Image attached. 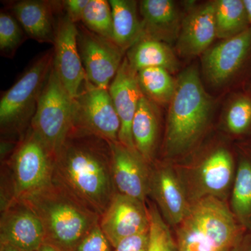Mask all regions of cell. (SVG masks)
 <instances>
[{
    "label": "cell",
    "mask_w": 251,
    "mask_h": 251,
    "mask_svg": "<svg viewBox=\"0 0 251 251\" xmlns=\"http://www.w3.org/2000/svg\"><path fill=\"white\" fill-rule=\"evenodd\" d=\"M149 231L126 238L114 248L113 251H148L150 244Z\"/></svg>",
    "instance_id": "cell-32"
},
{
    "label": "cell",
    "mask_w": 251,
    "mask_h": 251,
    "mask_svg": "<svg viewBox=\"0 0 251 251\" xmlns=\"http://www.w3.org/2000/svg\"><path fill=\"white\" fill-rule=\"evenodd\" d=\"M25 33L16 18L9 11L0 14V52L6 58H13L25 40ZM26 35V34H25Z\"/></svg>",
    "instance_id": "cell-30"
},
{
    "label": "cell",
    "mask_w": 251,
    "mask_h": 251,
    "mask_svg": "<svg viewBox=\"0 0 251 251\" xmlns=\"http://www.w3.org/2000/svg\"><path fill=\"white\" fill-rule=\"evenodd\" d=\"M150 244L148 251H178L176 239L154 202L149 203Z\"/></svg>",
    "instance_id": "cell-29"
},
{
    "label": "cell",
    "mask_w": 251,
    "mask_h": 251,
    "mask_svg": "<svg viewBox=\"0 0 251 251\" xmlns=\"http://www.w3.org/2000/svg\"><path fill=\"white\" fill-rule=\"evenodd\" d=\"M120 126L108 89L99 88L87 81L74 98L72 128L115 143L119 141Z\"/></svg>",
    "instance_id": "cell-9"
},
{
    "label": "cell",
    "mask_w": 251,
    "mask_h": 251,
    "mask_svg": "<svg viewBox=\"0 0 251 251\" xmlns=\"http://www.w3.org/2000/svg\"><path fill=\"white\" fill-rule=\"evenodd\" d=\"M1 209L0 244L24 251H36L45 243L42 223L27 204L12 201Z\"/></svg>",
    "instance_id": "cell-15"
},
{
    "label": "cell",
    "mask_w": 251,
    "mask_h": 251,
    "mask_svg": "<svg viewBox=\"0 0 251 251\" xmlns=\"http://www.w3.org/2000/svg\"><path fill=\"white\" fill-rule=\"evenodd\" d=\"M234 251H251V232H247Z\"/></svg>",
    "instance_id": "cell-34"
},
{
    "label": "cell",
    "mask_w": 251,
    "mask_h": 251,
    "mask_svg": "<svg viewBox=\"0 0 251 251\" xmlns=\"http://www.w3.org/2000/svg\"><path fill=\"white\" fill-rule=\"evenodd\" d=\"M226 125L234 136L251 135V92L237 94L231 101L226 115Z\"/></svg>",
    "instance_id": "cell-28"
},
{
    "label": "cell",
    "mask_w": 251,
    "mask_h": 251,
    "mask_svg": "<svg viewBox=\"0 0 251 251\" xmlns=\"http://www.w3.org/2000/svg\"><path fill=\"white\" fill-rule=\"evenodd\" d=\"M36 251H60L58 250V249H56L52 247V246L50 245V244H46V243H44L41 246L39 249H37Z\"/></svg>",
    "instance_id": "cell-35"
},
{
    "label": "cell",
    "mask_w": 251,
    "mask_h": 251,
    "mask_svg": "<svg viewBox=\"0 0 251 251\" xmlns=\"http://www.w3.org/2000/svg\"><path fill=\"white\" fill-rule=\"evenodd\" d=\"M77 28V48L87 81L99 88L108 89L126 52L113 41L92 32L83 25Z\"/></svg>",
    "instance_id": "cell-10"
},
{
    "label": "cell",
    "mask_w": 251,
    "mask_h": 251,
    "mask_svg": "<svg viewBox=\"0 0 251 251\" xmlns=\"http://www.w3.org/2000/svg\"><path fill=\"white\" fill-rule=\"evenodd\" d=\"M214 4L219 39L234 37L251 27L243 0H216Z\"/></svg>",
    "instance_id": "cell-25"
},
{
    "label": "cell",
    "mask_w": 251,
    "mask_h": 251,
    "mask_svg": "<svg viewBox=\"0 0 251 251\" xmlns=\"http://www.w3.org/2000/svg\"><path fill=\"white\" fill-rule=\"evenodd\" d=\"M113 21V41L126 53L145 36L138 2L133 0H110Z\"/></svg>",
    "instance_id": "cell-24"
},
{
    "label": "cell",
    "mask_w": 251,
    "mask_h": 251,
    "mask_svg": "<svg viewBox=\"0 0 251 251\" xmlns=\"http://www.w3.org/2000/svg\"><path fill=\"white\" fill-rule=\"evenodd\" d=\"M144 95L153 103H171L176 90V81L171 73L160 67L147 68L137 72Z\"/></svg>",
    "instance_id": "cell-26"
},
{
    "label": "cell",
    "mask_w": 251,
    "mask_h": 251,
    "mask_svg": "<svg viewBox=\"0 0 251 251\" xmlns=\"http://www.w3.org/2000/svg\"><path fill=\"white\" fill-rule=\"evenodd\" d=\"M176 81L163 143L168 161L192 151L204 135L213 110L212 100L204 90L196 68L184 69Z\"/></svg>",
    "instance_id": "cell-2"
},
{
    "label": "cell",
    "mask_w": 251,
    "mask_h": 251,
    "mask_svg": "<svg viewBox=\"0 0 251 251\" xmlns=\"http://www.w3.org/2000/svg\"><path fill=\"white\" fill-rule=\"evenodd\" d=\"M9 9L28 37L53 45L57 21L54 14L62 11L61 1L23 0L13 2Z\"/></svg>",
    "instance_id": "cell-19"
},
{
    "label": "cell",
    "mask_w": 251,
    "mask_h": 251,
    "mask_svg": "<svg viewBox=\"0 0 251 251\" xmlns=\"http://www.w3.org/2000/svg\"><path fill=\"white\" fill-rule=\"evenodd\" d=\"M251 59V27L205 51L202 57L203 72L211 84L223 85L244 72Z\"/></svg>",
    "instance_id": "cell-13"
},
{
    "label": "cell",
    "mask_w": 251,
    "mask_h": 251,
    "mask_svg": "<svg viewBox=\"0 0 251 251\" xmlns=\"http://www.w3.org/2000/svg\"><path fill=\"white\" fill-rule=\"evenodd\" d=\"M0 251H24L7 244H0Z\"/></svg>",
    "instance_id": "cell-37"
},
{
    "label": "cell",
    "mask_w": 251,
    "mask_h": 251,
    "mask_svg": "<svg viewBox=\"0 0 251 251\" xmlns=\"http://www.w3.org/2000/svg\"><path fill=\"white\" fill-rule=\"evenodd\" d=\"M244 5H245L246 10H247L248 18H249V23L251 26V0H243Z\"/></svg>",
    "instance_id": "cell-36"
},
{
    "label": "cell",
    "mask_w": 251,
    "mask_h": 251,
    "mask_svg": "<svg viewBox=\"0 0 251 251\" xmlns=\"http://www.w3.org/2000/svg\"><path fill=\"white\" fill-rule=\"evenodd\" d=\"M90 0H65L61 1L63 11L73 23L82 21V14Z\"/></svg>",
    "instance_id": "cell-33"
},
{
    "label": "cell",
    "mask_w": 251,
    "mask_h": 251,
    "mask_svg": "<svg viewBox=\"0 0 251 251\" xmlns=\"http://www.w3.org/2000/svg\"><path fill=\"white\" fill-rule=\"evenodd\" d=\"M139 14L144 36L170 44L177 39L182 21L179 9L171 0H142Z\"/></svg>",
    "instance_id": "cell-20"
},
{
    "label": "cell",
    "mask_w": 251,
    "mask_h": 251,
    "mask_svg": "<svg viewBox=\"0 0 251 251\" xmlns=\"http://www.w3.org/2000/svg\"><path fill=\"white\" fill-rule=\"evenodd\" d=\"M191 204L206 198L227 202L237 170V156L218 146L186 163H173Z\"/></svg>",
    "instance_id": "cell-5"
},
{
    "label": "cell",
    "mask_w": 251,
    "mask_h": 251,
    "mask_svg": "<svg viewBox=\"0 0 251 251\" xmlns=\"http://www.w3.org/2000/svg\"><path fill=\"white\" fill-rule=\"evenodd\" d=\"M170 227H176L187 216L191 204L171 161H154L150 170V192Z\"/></svg>",
    "instance_id": "cell-12"
},
{
    "label": "cell",
    "mask_w": 251,
    "mask_h": 251,
    "mask_svg": "<svg viewBox=\"0 0 251 251\" xmlns=\"http://www.w3.org/2000/svg\"><path fill=\"white\" fill-rule=\"evenodd\" d=\"M175 229L178 251H234L247 232L229 203L212 197L193 203Z\"/></svg>",
    "instance_id": "cell-3"
},
{
    "label": "cell",
    "mask_w": 251,
    "mask_h": 251,
    "mask_svg": "<svg viewBox=\"0 0 251 251\" xmlns=\"http://www.w3.org/2000/svg\"><path fill=\"white\" fill-rule=\"evenodd\" d=\"M81 22L89 30L113 41V21L109 1L90 0L84 10Z\"/></svg>",
    "instance_id": "cell-27"
},
{
    "label": "cell",
    "mask_w": 251,
    "mask_h": 251,
    "mask_svg": "<svg viewBox=\"0 0 251 251\" xmlns=\"http://www.w3.org/2000/svg\"></svg>",
    "instance_id": "cell-38"
},
{
    "label": "cell",
    "mask_w": 251,
    "mask_h": 251,
    "mask_svg": "<svg viewBox=\"0 0 251 251\" xmlns=\"http://www.w3.org/2000/svg\"><path fill=\"white\" fill-rule=\"evenodd\" d=\"M52 184L100 218L117 193L110 142L72 128L54 156Z\"/></svg>",
    "instance_id": "cell-1"
},
{
    "label": "cell",
    "mask_w": 251,
    "mask_h": 251,
    "mask_svg": "<svg viewBox=\"0 0 251 251\" xmlns=\"http://www.w3.org/2000/svg\"><path fill=\"white\" fill-rule=\"evenodd\" d=\"M77 36L76 24L65 14L57 17L52 69L73 98L80 93L87 81L79 54Z\"/></svg>",
    "instance_id": "cell-11"
},
{
    "label": "cell",
    "mask_w": 251,
    "mask_h": 251,
    "mask_svg": "<svg viewBox=\"0 0 251 251\" xmlns=\"http://www.w3.org/2000/svg\"><path fill=\"white\" fill-rule=\"evenodd\" d=\"M217 38L214 1L191 10L182 20L176 39L181 55L194 57L204 53Z\"/></svg>",
    "instance_id": "cell-18"
},
{
    "label": "cell",
    "mask_w": 251,
    "mask_h": 251,
    "mask_svg": "<svg viewBox=\"0 0 251 251\" xmlns=\"http://www.w3.org/2000/svg\"><path fill=\"white\" fill-rule=\"evenodd\" d=\"M21 201L40 219L45 243L60 251H75L81 241L100 221V216L53 184Z\"/></svg>",
    "instance_id": "cell-4"
},
{
    "label": "cell",
    "mask_w": 251,
    "mask_h": 251,
    "mask_svg": "<svg viewBox=\"0 0 251 251\" xmlns=\"http://www.w3.org/2000/svg\"><path fill=\"white\" fill-rule=\"evenodd\" d=\"M131 132L137 151L149 164H152L159 135V115L156 104L145 95L135 112Z\"/></svg>",
    "instance_id": "cell-22"
},
{
    "label": "cell",
    "mask_w": 251,
    "mask_h": 251,
    "mask_svg": "<svg viewBox=\"0 0 251 251\" xmlns=\"http://www.w3.org/2000/svg\"><path fill=\"white\" fill-rule=\"evenodd\" d=\"M53 162V155L29 128L10 158L11 187L4 206L52 184Z\"/></svg>",
    "instance_id": "cell-7"
},
{
    "label": "cell",
    "mask_w": 251,
    "mask_h": 251,
    "mask_svg": "<svg viewBox=\"0 0 251 251\" xmlns=\"http://www.w3.org/2000/svg\"><path fill=\"white\" fill-rule=\"evenodd\" d=\"M228 203L237 221L251 232V140L238 145L237 170Z\"/></svg>",
    "instance_id": "cell-21"
},
{
    "label": "cell",
    "mask_w": 251,
    "mask_h": 251,
    "mask_svg": "<svg viewBox=\"0 0 251 251\" xmlns=\"http://www.w3.org/2000/svg\"><path fill=\"white\" fill-rule=\"evenodd\" d=\"M126 57L136 72L147 68L160 67L174 73L179 68V62L170 46L148 36H143L132 46Z\"/></svg>",
    "instance_id": "cell-23"
},
{
    "label": "cell",
    "mask_w": 251,
    "mask_h": 251,
    "mask_svg": "<svg viewBox=\"0 0 251 251\" xmlns=\"http://www.w3.org/2000/svg\"><path fill=\"white\" fill-rule=\"evenodd\" d=\"M112 174L116 192L146 202L151 165L135 150L111 143Z\"/></svg>",
    "instance_id": "cell-16"
},
{
    "label": "cell",
    "mask_w": 251,
    "mask_h": 251,
    "mask_svg": "<svg viewBox=\"0 0 251 251\" xmlns=\"http://www.w3.org/2000/svg\"><path fill=\"white\" fill-rule=\"evenodd\" d=\"M112 249L99 224L81 241L75 251H113Z\"/></svg>",
    "instance_id": "cell-31"
},
{
    "label": "cell",
    "mask_w": 251,
    "mask_h": 251,
    "mask_svg": "<svg viewBox=\"0 0 251 251\" xmlns=\"http://www.w3.org/2000/svg\"><path fill=\"white\" fill-rule=\"evenodd\" d=\"M74 112V98L52 67L29 128L54 158L72 129Z\"/></svg>",
    "instance_id": "cell-8"
},
{
    "label": "cell",
    "mask_w": 251,
    "mask_h": 251,
    "mask_svg": "<svg viewBox=\"0 0 251 251\" xmlns=\"http://www.w3.org/2000/svg\"><path fill=\"white\" fill-rule=\"evenodd\" d=\"M53 50H49L26 69L0 100L1 133L22 135L30 126L39 99L52 67Z\"/></svg>",
    "instance_id": "cell-6"
},
{
    "label": "cell",
    "mask_w": 251,
    "mask_h": 251,
    "mask_svg": "<svg viewBox=\"0 0 251 251\" xmlns=\"http://www.w3.org/2000/svg\"><path fill=\"white\" fill-rule=\"evenodd\" d=\"M108 91L121 125L119 142L127 148L136 150L132 136V122L144 94L137 72L130 67L126 56L109 86Z\"/></svg>",
    "instance_id": "cell-17"
},
{
    "label": "cell",
    "mask_w": 251,
    "mask_h": 251,
    "mask_svg": "<svg viewBox=\"0 0 251 251\" xmlns=\"http://www.w3.org/2000/svg\"><path fill=\"white\" fill-rule=\"evenodd\" d=\"M99 226L114 249L126 238L150 230L148 206L145 202L116 193L100 216Z\"/></svg>",
    "instance_id": "cell-14"
}]
</instances>
